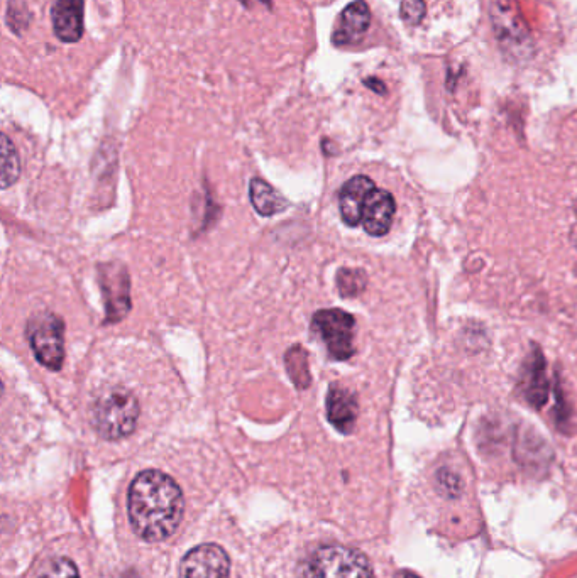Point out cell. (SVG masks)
Instances as JSON below:
<instances>
[{"label":"cell","mask_w":577,"mask_h":578,"mask_svg":"<svg viewBox=\"0 0 577 578\" xmlns=\"http://www.w3.org/2000/svg\"><path fill=\"white\" fill-rule=\"evenodd\" d=\"M127 509L134 533L144 541H165L182 523V489L161 470H143L132 480Z\"/></svg>","instance_id":"obj_1"},{"label":"cell","mask_w":577,"mask_h":578,"mask_svg":"<svg viewBox=\"0 0 577 578\" xmlns=\"http://www.w3.org/2000/svg\"><path fill=\"white\" fill-rule=\"evenodd\" d=\"M139 401L124 388H112L95 399L92 425L104 440L129 437L138 426Z\"/></svg>","instance_id":"obj_2"},{"label":"cell","mask_w":577,"mask_h":578,"mask_svg":"<svg viewBox=\"0 0 577 578\" xmlns=\"http://www.w3.org/2000/svg\"><path fill=\"white\" fill-rule=\"evenodd\" d=\"M298 578H374V575L361 551L349 546L325 545L303 560Z\"/></svg>","instance_id":"obj_3"},{"label":"cell","mask_w":577,"mask_h":578,"mask_svg":"<svg viewBox=\"0 0 577 578\" xmlns=\"http://www.w3.org/2000/svg\"><path fill=\"white\" fill-rule=\"evenodd\" d=\"M26 337L36 359L51 371H60L65 362V323L56 313H34L26 325Z\"/></svg>","instance_id":"obj_4"},{"label":"cell","mask_w":577,"mask_h":578,"mask_svg":"<svg viewBox=\"0 0 577 578\" xmlns=\"http://www.w3.org/2000/svg\"><path fill=\"white\" fill-rule=\"evenodd\" d=\"M312 330L324 340L332 359H351L356 352L354 349L356 318L352 317L351 313L339 308L317 311L312 318Z\"/></svg>","instance_id":"obj_5"},{"label":"cell","mask_w":577,"mask_h":578,"mask_svg":"<svg viewBox=\"0 0 577 578\" xmlns=\"http://www.w3.org/2000/svg\"><path fill=\"white\" fill-rule=\"evenodd\" d=\"M231 560L222 546L198 545L188 551L180 563L182 578H229Z\"/></svg>","instance_id":"obj_6"},{"label":"cell","mask_w":577,"mask_h":578,"mask_svg":"<svg viewBox=\"0 0 577 578\" xmlns=\"http://www.w3.org/2000/svg\"><path fill=\"white\" fill-rule=\"evenodd\" d=\"M493 29L501 43L510 46H522L527 43L530 34L528 26L518 9L515 0H491L490 7Z\"/></svg>","instance_id":"obj_7"},{"label":"cell","mask_w":577,"mask_h":578,"mask_svg":"<svg viewBox=\"0 0 577 578\" xmlns=\"http://www.w3.org/2000/svg\"><path fill=\"white\" fill-rule=\"evenodd\" d=\"M105 273H100V283L107 306V322H119L131 308L129 298V276L124 266H105Z\"/></svg>","instance_id":"obj_8"},{"label":"cell","mask_w":577,"mask_h":578,"mask_svg":"<svg viewBox=\"0 0 577 578\" xmlns=\"http://www.w3.org/2000/svg\"><path fill=\"white\" fill-rule=\"evenodd\" d=\"M376 190L374 181L368 176H354L342 186L339 193V208L341 217L349 227H358L363 224V213L369 195Z\"/></svg>","instance_id":"obj_9"},{"label":"cell","mask_w":577,"mask_h":578,"mask_svg":"<svg viewBox=\"0 0 577 578\" xmlns=\"http://www.w3.org/2000/svg\"><path fill=\"white\" fill-rule=\"evenodd\" d=\"M520 389L523 399L534 408H542L549 399V379L545 372V359L537 347L530 352L523 366Z\"/></svg>","instance_id":"obj_10"},{"label":"cell","mask_w":577,"mask_h":578,"mask_svg":"<svg viewBox=\"0 0 577 578\" xmlns=\"http://www.w3.org/2000/svg\"><path fill=\"white\" fill-rule=\"evenodd\" d=\"M327 420L337 431L349 435L358 421V399L341 384H332L327 394Z\"/></svg>","instance_id":"obj_11"},{"label":"cell","mask_w":577,"mask_h":578,"mask_svg":"<svg viewBox=\"0 0 577 578\" xmlns=\"http://www.w3.org/2000/svg\"><path fill=\"white\" fill-rule=\"evenodd\" d=\"M371 24V11L364 0H356L342 11L336 29L332 33V41L337 46H349L358 43L363 38Z\"/></svg>","instance_id":"obj_12"},{"label":"cell","mask_w":577,"mask_h":578,"mask_svg":"<svg viewBox=\"0 0 577 578\" xmlns=\"http://www.w3.org/2000/svg\"><path fill=\"white\" fill-rule=\"evenodd\" d=\"M395 198L386 190H376L369 195L363 213V227L369 235L381 237L388 234L395 219Z\"/></svg>","instance_id":"obj_13"},{"label":"cell","mask_w":577,"mask_h":578,"mask_svg":"<svg viewBox=\"0 0 577 578\" xmlns=\"http://www.w3.org/2000/svg\"><path fill=\"white\" fill-rule=\"evenodd\" d=\"M53 28L63 43H77L83 36V0H56Z\"/></svg>","instance_id":"obj_14"},{"label":"cell","mask_w":577,"mask_h":578,"mask_svg":"<svg viewBox=\"0 0 577 578\" xmlns=\"http://www.w3.org/2000/svg\"><path fill=\"white\" fill-rule=\"evenodd\" d=\"M249 198L253 203L254 210L263 215V217H271L276 213L285 212L288 207V202L281 197L280 193L268 185L266 181L261 178H253L251 185H249Z\"/></svg>","instance_id":"obj_15"},{"label":"cell","mask_w":577,"mask_h":578,"mask_svg":"<svg viewBox=\"0 0 577 578\" xmlns=\"http://www.w3.org/2000/svg\"><path fill=\"white\" fill-rule=\"evenodd\" d=\"M366 274L361 269L342 268L337 273V288L344 298H354L363 293L366 288Z\"/></svg>","instance_id":"obj_16"},{"label":"cell","mask_w":577,"mask_h":578,"mask_svg":"<svg viewBox=\"0 0 577 578\" xmlns=\"http://www.w3.org/2000/svg\"><path fill=\"white\" fill-rule=\"evenodd\" d=\"M21 173V164L17 158L16 148L12 146L9 137L2 136V188L6 190L16 183Z\"/></svg>","instance_id":"obj_17"},{"label":"cell","mask_w":577,"mask_h":578,"mask_svg":"<svg viewBox=\"0 0 577 578\" xmlns=\"http://www.w3.org/2000/svg\"><path fill=\"white\" fill-rule=\"evenodd\" d=\"M307 359V352L302 347H293L288 354H286L285 362L288 367V372L292 376L295 386L300 389L308 388L310 384V372H308V362L300 366V362Z\"/></svg>","instance_id":"obj_18"},{"label":"cell","mask_w":577,"mask_h":578,"mask_svg":"<svg viewBox=\"0 0 577 578\" xmlns=\"http://www.w3.org/2000/svg\"><path fill=\"white\" fill-rule=\"evenodd\" d=\"M38 578H80V573L70 558L56 557L44 563Z\"/></svg>","instance_id":"obj_19"},{"label":"cell","mask_w":577,"mask_h":578,"mask_svg":"<svg viewBox=\"0 0 577 578\" xmlns=\"http://www.w3.org/2000/svg\"><path fill=\"white\" fill-rule=\"evenodd\" d=\"M400 14H402V19L407 24L418 26L420 22L424 21L425 14H427L425 0H402Z\"/></svg>","instance_id":"obj_20"},{"label":"cell","mask_w":577,"mask_h":578,"mask_svg":"<svg viewBox=\"0 0 577 578\" xmlns=\"http://www.w3.org/2000/svg\"><path fill=\"white\" fill-rule=\"evenodd\" d=\"M437 479H439L440 491L446 492L449 496H456L461 489V482L457 479V475L451 474L449 470L439 472Z\"/></svg>","instance_id":"obj_21"},{"label":"cell","mask_w":577,"mask_h":578,"mask_svg":"<svg viewBox=\"0 0 577 578\" xmlns=\"http://www.w3.org/2000/svg\"><path fill=\"white\" fill-rule=\"evenodd\" d=\"M366 85H368L369 88H373L374 92H378L381 93V95H385L386 93V87L385 85H383V83L378 82V80H376V78H368V80H366Z\"/></svg>","instance_id":"obj_22"},{"label":"cell","mask_w":577,"mask_h":578,"mask_svg":"<svg viewBox=\"0 0 577 578\" xmlns=\"http://www.w3.org/2000/svg\"><path fill=\"white\" fill-rule=\"evenodd\" d=\"M395 578H420V577H417L415 573L405 572V570H403V572L396 573Z\"/></svg>","instance_id":"obj_23"}]
</instances>
